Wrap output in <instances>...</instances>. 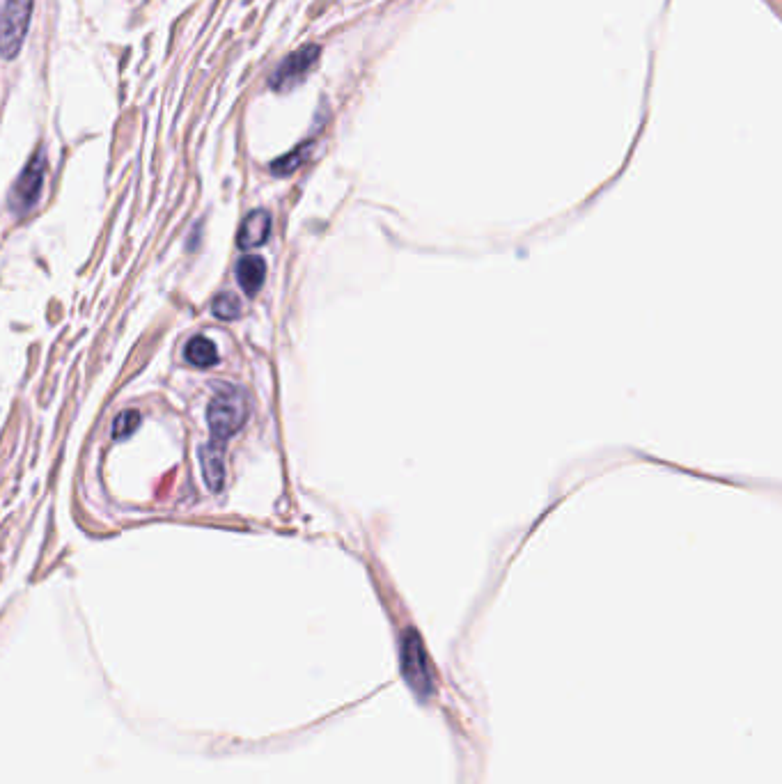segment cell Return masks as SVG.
<instances>
[{
  "instance_id": "obj_1",
  "label": "cell",
  "mask_w": 782,
  "mask_h": 784,
  "mask_svg": "<svg viewBox=\"0 0 782 784\" xmlns=\"http://www.w3.org/2000/svg\"><path fill=\"white\" fill-rule=\"evenodd\" d=\"M248 420V399L244 390L225 386L211 397L207 409V425L211 431V441L223 443L237 434Z\"/></svg>"
},
{
  "instance_id": "obj_2",
  "label": "cell",
  "mask_w": 782,
  "mask_h": 784,
  "mask_svg": "<svg viewBox=\"0 0 782 784\" xmlns=\"http://www.w3.org/2000/svg\"><path fill=\"white\" fill-rule=\"evenodd\" d=\"M35 0H3L0 3V58L14 60L26 42Z\"/></svg>"
},
{
  "instance_id": "obj_3",
  "label": "cell",
  "mask_w": 782,
  "mask_h": 784,
  "mask_svg": "<svg viewBox=\"0 0 782 784\" xmlns=\"http://www.w3.org/2000/svg\"><path fill=\"white\" fill-rule=\"evenodd\" d=\"M44 177H46V154L44 150H37L33 154V159L26 163V168H23V172L17 177V182H14L10 191V209L14 214L23 216L28 214L30 209H35V205L39 202V195H42Z\"/></svg>"
},
{
  "instance_id": "obj_4",
  "label": "cell",
  "mask_w": 782,
  "mask_h": 784,
  "mask_svg": "<svg viewBox=\"0 0 782 784\" xmlns=\"http://www.w3.org/2000/svg\"><path fill=\"white\" fill-rule=\"evenodd\" d=\"M319 56H322V49H319L317 44H306L301 46L299 51L289 53V56L280 62L276 67V72L271 74L269 78V85L273 92H289L294 90L296 85H301L306 81L308 74L312 72V67L319 62Z\"/></svg>"
},
{
  "instance_id": "obj_5",
  "label": "cell",
  "mask_w": 782,
  "mask_h": 784,
  "mask_svg": "<svg viewBox=\"0 0 782 784\" xmlns=\"http://www.w3.org/2000/svg\"><path fill=\"white\" fill-rule=\"evenodd\" d=\"M402 668L404 677L409 681V686L418 695H429L434 686V672L432 665H429V658L425 647H422V640L418 633L409 631L402 640Z\"/></svg>"
},
{
  "instance_id": "obj_6",
  "label": "cell",
  "mask_w": 782,
  "mask_h": 784,
  "mask_svg": "<svg viewBox=\"0 0 782 784\" xmlns=\"http://www.w3.org/2000/svg\"><path fill=\"white\" fill-rule=\"evenodd\" d=\"M202 477L211 491H221L225 482V445L209 441L200 450Z\"/></svg>"
},
{
  "instance_id": "obj_7",
  "label": "cell",
  "mask_w": 782,
  "mask_h": 784,
  "mask_svg": "<svg viewBox=\"0 0 782 784\" xmlns=\"http://www.w3.org/2000/svg\"><path fill=\"white\" fill-rule=\"evenodd\" d=\"M271 234V214L264 209H255L244 218V223L239 227L237 243L239 248H257L269 239Z\"/></svg>"
},
{
  "instance_id": "obj_8",
  "label": "cell",
  "mask_w": 782,
  "mask_h": 784,
  "mask_svg": "<svg viewBox=\"0 0 782 784\" xmlns=\"http://www.w3.org/2000/svg\"><path fill=\"white\" fill-rule=\"evenodd\" d=\"M264 278H267V264H264L262 257L246 255L244 260L237 264V280L248 296H255L260 292Z\"/></svg>"
},
{
  "instance_id": "obj_9",
  "label": "cell",
  "mask_w": 782,
  "mask_h": 784,
  "mask_svg": "<svg viewBox=\"0 0 782 784\" xmlns=\"http://www.w3.org/2000/svg\"><path fill=\"white\" fill-rule=\"evenodd\" d=\"M184 356H186V360H189L193 367H205V370H207V367L218 363L216 344L211 342L209 337H205V335H195L193 340L186 344Z\"/></svg>"
},
{
  "instance_id": "obj_10",
  "label": "cell",
  "mask_w": 782,
  "mask_h": 784,
  "mask_svg": "<svg viewBox=\"0 0 782 784\" xmlns=\"http://www.w3.org/2000/svg\"><path fill=\"white\" fill-rule=\"evenodd\" d=\"M310 152H312V143H303V145L296 147V150H292V152H289V154H285L283 159L273 161V163H271V170H273V175H280V177H285V175H292V172H294L296 168H301L303 163L308 161Z\"/></svg>"
},
{
  "instance_id": "obj_11",
  "label": "cell",
  "mask_w": 782,
  "mask_h": 784,
  "mask_svg": "<svg viewBox=\"0 0 782 784\" xmlns=\"http://www.w3.org/2000/svg\"><path fill=\"white\" fill-rule=\"evenodd\" d=\"M140 422H143V415H140L138 411H134V409L122 411L113 422L111 434H113L115 441H124V438H129L140 427Z\"/></svg>"
},
{
  "instance_id": "obj_12",
  "label": "cell",
  "mask_w": 782,
  "mask_h": 784,
  "mask_svg": "<svg viewBox=\"0 0 782 784\" xmlns=\"http://www.w3.org/2000/svg\"><path fill=\"white\" fill-rule=\"evenodd\" d=\"M211 312H214L218 319L234 321L241 315V303H239L237 296L221 294V296H216L214 303H211Z\"/></svg>"
}]
</instances>
